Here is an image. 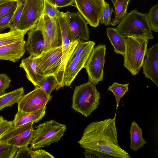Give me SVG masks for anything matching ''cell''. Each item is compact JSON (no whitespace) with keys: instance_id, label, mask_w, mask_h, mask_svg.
<instances>
[{"instance_id":"cell-9","label":"cell","mask_w":158,"mask_h":158,"mask_svg":"<svg viewBox=\"0 0 158 158\" xmlns=\"http://www.w3.org/2000/svg\"><path fill=\"white\" fill-rule=\"evenodd\" d=\"M106 51L104 44L94 47L84 68L88 74V81L96 85L103 80Z\"/></svg>"},{"instance_id":"cell-5","label":"cell","mask_w":158,"mask_h":158,"mask_svg":"<svg viewBox=\"0 0 158 158\" xmlns=\"http://www.w3.org/2000/svg\"><path fill=\"white\" fill-rule=\"evenodd\" d=\"M33 130L30 143L33 149H40L51 144L58 142L64 135L66 129L65 125L54 120L40 124Z\"/></svg>"},{"instance_id":"cell-23","label":"cell","mask_w":158,"mask_h":158,"mask_svg":"<svg viewBox=\"0 0 158 158\" xmlns=\"http://www.w3.org/2000/svg\"><path fill=\"white\" fill-rule=\"evenodd\" d=\"M131 145L130 148L135 151L142 148L147 143L142 137V129L134 121L131 124L130 129Z\"/></svg>"},{"instance_id":"cell-12","label":"cell","mask_w":158,"mask_h":158,"mask_svg":"<svg viewBox=\"0 0 158 158\" xmlns=\"http://www.w3.org/2000/svg\"><path fill=\"white\" fill-rule=\"evenodd\" d=\"M106 2L104 0H74L78 12L88 24L94 27L99 25Z\"/></svg>"},{"instance_id":"cell-26","label":"cell","mask_w":158,"mask_h":158,"mask_svg":"<svg viewBox=\"0 0 158 158\" xmlns=\"http://www.w3.org/2000/svg\"><path fill=\"white\" fill-rule=\"evenodd\" d=\"M27 32L16 30L0 33V47L24 40V36Z\"/></svg>"},{"instance_id":"cell-19","label":"cell","mask_w":158,"mask_h":158,"mask_svg":"<svg viewBox=\"0 0 158 158\" xmlns=\"http://www.w3.org/2000/svg\"><path fill=\"white\" fill-rule=\"evenodd\" d=\"M19 67L24 69L27 79L35 87L46 77L43 75L31 55L22 59Z\"/></svg>"},{"instance_id":"cell-2","label":"cell","mask_w":158,"mask_h":158,"mask_svg":"<svg viewBox=\"0 0 158 158\" xmlns=\"http://www.w3.org/2000/svg\"><path fill=\"white\" fill-rule=\"evenodd\" d=\"M100 98V94L96 85L88 81L75 86L72 97V107L87 117L98 108Z\"/></svg>"},{"instance_id":"cell-11","label":"cell","mask_w":158,"mask_h":158,"mask_svg":"<svg viewBox=\"0 0 158 158\" xmlns=\"http://www.w3.org/2000/svg\"><path fill=\"white\" fill-rule=\"evenodd\" d=\"M34 122L11 127L0 137V142L18 147H27L32 137Z\"/></svg>"},{"instance_id":"cell-31","label":"cell","mask_w":158,"mask_h":158,"mask_svg":"<svg viewBox=\"0 0 158 158\" xmlns=\"http://www.w3.org/2000/svg\"><path fill=\"white\" fill-rule=\"evenodd\" d=\"M17 147L0 142V158H14Z\"/></svg>"},{"instance_id":"cell-18","label":"cell","mask_w":158,"mask_h":158,"mask_svg":"<svg viewBox=\"0 0 158 158\" xmlns=\"http://www.w3.org/2000/svg\"><path fill=\"white\" fill-rule=\"evenodd\" d=\"M25 43L23 40L0 47V60L17 61L25 52Z\"/></svg>"},{"instance_id":"cell-6","label":"cell","mask_w":158,"mask_h":158,"mask_svg":"<svg viewBox=\"0 0 158 158\" xmlns=\"http://www.w3.org/2000/svg\"><path fill=\"white\" fill-rule=\"evenodd\" d=\"M57 19L61 33L62 57L60 69L56 79V90L64 86L65 70L79 41V40H74L73 38L66 13L59 11Z\"/></svg>"},{"instance_id":"cell-38","label":"cell","mask_w":158,"mask_h":158,"mask_svg":"<svg viewBox=\"0 0 158 158\" xmlns=\"http://www.w3.org/2000/svg\"><path fill=\"white\" fill-rule=\"evenodd\" d=\"M57 8L73 6L74 0H47Z\"/></svg>"},{"instance_id":"cell-28","label":"cell","mask_w":158,"mask_h":158,"mask_svg":"<svg viewBox=\"0 0 158 158\" xmlns=\"http://www.w3.org/2000/svg\"><path fill=\"white\" fill-rule=\"evenodd\" d=\"M57 84L56 77L53 76H49L45 77L35 87L40 88L48 95L51 96L52 91L56 88Z\"/></svg>"},{"instance_id":"cell-10","label":"cell","mask_w":158,"mask_h":158,"mask_svg":"<svg viewBox=\"0 0 158 158\" xmlns=\"http://www.w3.org/2000/svg\"><path fill=\"white\" fill-rule=\"evenodd\" d=\"M44 0H26L16 29L28 31L35 27L43 14Z\"/></svg>"},{"instance_id":"cell-8","label":"cell","mask_w":158,"mask_h":158,"mask_svg":"<svg viewBox=\"0 0 158 158\" xmlns=\"http://www.w3.org/2000/svg\"><path fill=\"white\" fill-rule=\"evenodd\" d=\"M62 57V48L61 46L44 51L39 55L33 57V59L44 76H53L56 79Z\"/></svg>"},{"instance_id":"cell-41","label":"cell","mask_w":158,"mask_h":158,"mask_svg":"<svg viewBox=\"0 0 158 158\" xmlns=\"http://www.w3.org/2000/svg\"><path fill=\"white\" fill-rule=\"evenodd\" d=\"M3 117L0 116V123L3 120Z\"/></svg>"},{"instance_id":"cell-22","label":"cell","mask_w":158,"mask_h":158,"mask_svg":"<svg viewBox=\"0 0 158 158\" xmlns=\"http://www.w3.org/2000/svg\"><path fill=\"white\" fill-rule=\"evenodd\" d=\"M23 87L0 95V110L7 107H11L17 103L24 95Z\"/></svg>"},{"instance_id":"cell-33","label":"cell","mask_w":158,"mask_h":158,"mask_svg":"<svg viewBox=\"0 0 158 158\" xmlns=\"http://www.w3.org/2000/svg\"><path fill=\"white\" fill-rule=\"evenodd\" d=\"M18 0H10L0 5V18L16 8Z\"/></svg>"},{"instance_id":"cell-27","label":"cell","mask_w":158,"mask_h":158,"mask_svg":"<svg viewBox=\"0 0 158 158\" xmlns=\"http://www.w3.org/2000/svg\"><path fill=\"white\" fill-rule=\"evenodd\" d=\"M129 85V83L122 84L114 82L107 89L108 91H110L113 93L115 97L116 102V110L119 107L121 99L128 91Z\"/></svg>"},{"instance_id":"cell-20","label":"cell","mask_w":158,"mask_h":158,"mask_svg":"<svg viewBox=\"0 0 158 158\" xmlns=\"http://www.w3.org/2000/svg\"><path fill=\"white\" fill-rule=\"evenodd\" d=\"M46 110V107L42 109L29 113L18 110L14 119L12 121V126L18 127L32 122L37 123L45 115Z\"/></svg>"},{"instance_id":"cell-35","label":"cell","mask_w":158,"mask_h":158,"mask_svg":"<svg viewBox=\"0 0 158 158\" xmlns=\"http://www.w3.org/2000/svg\"><path fill=\"white\" fill-rule=\"evenodd\" d=\"M91 41H85L81 40H79L78 44L70 58L68 64L74 57L80 55L89 45Z\"/></svg>"},{"instance_id":"cell-21","label":"cell","mask_w":158,"mask_h":158,"mask_svg":"<svg viewBox=\"0 0 158 158\" xmlns=\"http://www.w3.org/2000/svg\"><path fill=\"white\" fill-rule=\"evenodd\" d=\"M106 34L111 44L114 48V51L117 54L123 56L125 50L126 37L120 33L115 28L108 27Z\"/></svg>"},{"instance_id":"cell-29","label":"cell","mask_w":158,"mask_h":158,"mask_svg":"<svg viewBox=\"0 0 158 158\" xmlns=\"http://www.w3.org/2000/svg\"><path fill=\"white\" fill-rule=\"evenodd\" d=\"M26 0H18V4L7 28L10 31L17 30L16 26L21 17Z\"/></svg>"},{"instance_id":"cell-34","label":"cell","mask_w":158,"mask_h":158,"mask_svg":"<svg viewBox=\"0 0 158 158\" xmlns=\"http://www.w3.org/2000/svg\"><path fill=\"white\" fill-rule=\"evenodd\" d=\"M44 9L43 14H46L52 19L57 18L59 11L47 0H44Z\"/></svg>"},{"instance_id":"cell-39","label":"cell","mask_w":158,"mask_h":158,"mask_svg":"<svg viewBox=\"0 0 158 158\" xmlns=\"http://www.w3.org/2000/svg\"><path fill=\"white\" fill-rule=\"evenodd\" d=\"M12 126V121L3 119L0 123V137Z\"/></svg>"},{"instance_id":"cell-30","label":"cell","mask_w":158,"mask_h":158,"mask_svg":"<svg viewBox=\"0 0 158 158\" xmlns=\"http://www.w3.org/2000/svg\"><path fill=\"white\" fill-rule=\"evenodd\" d=\"M148 22L152 30L158 31V4L152 6L147 14Z\"/></svg>"},{"instance_id":"cell-37","label":"cell","mask_w":158,"mask_h":158,"mask_svg":"<svg viewBox=\"0 0 158 158\" xmlns=\"http://www.w3.org/2000/svg\"><path fill=\"white\" fill-rule=\"evenodd\" d=\"M16 9L0 18V29H3L7 28L14 15Z\"/></svg>"},{"instance_id":"cell-24","label":"cell","mask_w":158,"mask_h":158,"mask_svg":"<svg viewBox=\"0 0 158 158\" xmlns=\"http://www.w3.org/2000/svg\"><path fill=\"white\" fill-rule=\"evenodd\" d=\"M54 158V157L44 150H33L31 147H25L18 148L14 158Z\"/></svg>"},{"instance_id":"cell-3","label":"cell","mask_w":158,"mask_h":158,"mask_svg":"<svg viewBox=\"0 0 158 158\" xmlns=\"http://www.w3.org/2000/svg\"><path fill=\"white\" fill-rule=\"evenodd\" d=\"M116 29L125 37L133 36L153 39L152 30L147 14H142L136 9L124 16Z\"/></svg>"},{"instance_id":"cell-17","label":"cell","mask_w":158,"mask_h":158,"mask_svg":"<svg viewBox=\"0 0 158 158\" xmlns=\"http://www.w3.org/2000/svg\"><path fill=\"white\" fill-rule=\"evenodd\" d=\"M28 31L25 48L30 55L37 56L44 50L45 44L44 37L41 31L35 28Z\"/></svg>"},{"instance_id":"cell-25","label":"cell","mask_w":158,"mask_h":158,"mask_svg":"<svg viewBox=\"0 0 158 158\" xmlns=\"http://www.w3.org/2000/svg\"><path fill=\"white\" fill-rule=\"evenodd\" d=\"M130 0H111L114 5L115 11L114 18L112 19L110 24L115 26L118 24L121 19L127 13V6Z\"/></svg>"},{"instance_id":"cell-40","label":"cell","mask_w":158,"mask_h":158,"mask_svg":"<svg viewBox=\"0 0 158 158\" xmlns=\"http://www.w3.org/2000/svg\"><path fill=\"white\" fill-rule=\"evenodd\" d=\"M10 0H0V5L8 2Z\"/></svg>"},{"instance_id":"cell-7","label":"cell","mask_w":158,"mask_h":158,"mask_svg":"<svg viewBox=\"0 0 158 158\" xmlns=\"http://www.w3.org/2000/svg\"><path fill=\"white\" fill-rule=\"evenodd\" d=\"M34 28L40 31L44 37L45 44L44 51L61 46V31L57 18L52 19L43 14Z\"/></svg>"},{"instance_id":"cell-15","label":"cell","mask_w":158,"mask_h":158,"mask_svg":"<svg viewBox=\"0 0 158 158\" xmlns=\"http://www.w3.org/2000/svg\"><path fill=\"white\" fill-rule=\"evenodd\" d=\"M66 13L73 39L88 41L89 37V31L88 23L85 19L79 12L72 13L67 11Z\"/></svg>"},{"instance_id":"cell-14","label":"cell","mask_w":158,"mask_h":158,"mask_svg":"<svg viewBox=\"0 0 158 158\" xmlns=\"http://www.w3.org/2000/svg\"><path fill=\"white\" fill-rule=\"evenodd\" d=\"M95 43L91 41L84 50L79 55L74 57L67 65L64 71V86H70L82 69L84 68Z\"/></svg>"},{"instance_id":"cell-36","label":"cell","mask_w":158,"mask_h":158,"mask_svg":"<svg viewBox=\"0 0 158 158\" xmlns=\"http://www.w3.org/2000/svg\"><path fill=\"white\" fill-rule=\"evenodd\" d=\"M11 81L10 78L4 73H0V95L5 93L6 90L10 86Z\"/></svg>"},{"instance_id":"cell-16","label":"cell","mask_w":158,"mask_h":158,"mask_svg":"<svg viewBox=\"0 0 158 158\" xmlns=\"http://www.w3.org/2000/svg\"><path fill=\"white\" fill-rule=\"evenodd\" d=\"M146 58L142 66L145 77L150 79L158 87V44H156L147 49Z\"/></svg>"},{"instance_id":"cell-4","label":"cell","mask_w":158,"mask_h":158,"mask_svg":"<svg viewBox=\"0 0 158 158\" xmlns=\"http://www.w3.org/2000/svg\"><path fill=\"white\" fill-rule=\"evenodd\" d=\"M148 40L133 36L126 38L123 65L133 76L138 73L142 67Z\"/></svg>"},{"instance_id":"cell-1","label":"cell","mask_w":158,"mask_h":158,"mask_svg":"<svg viewBox=\"0 0 158 158\" xmlns=\"http://www.w3.org/2000/svg\"><path fill=\"white\" fill-rule=\"evenodd\" d=\"M114 118L93 122L84 130L78 143L85 150L86 158H130L128 152L119 145Z\"/></svg>"},{"instance_id":"cell-42","label":"cell","mask_w":158,"mask_h":158,"mask_svg":"<svg viewBox=\"0 0 158 158\" xmlns=\"http://www.w3.org/2000/svg\"></svg>"},{"instance_id":"cell-32","label":"cell","mask_w":158,"mask_h":158,"mask_svg":"<svg viewBox=\"0 0 158 158\" xmlns=\"http://www.w3.org/2000/svg\"><path fill=\"white\" fill-rule=\"evenodd\" d=\"M113 8H110L109 4L106 2L102 11V16L100 22L106 26L109 25L110 23V19L113 11Z\"/></svg>"},{"instance_id":"cell-13","label":"cell","mask_w":158,"mask_h":158,"mask_svg":"<svg viewBox=\"0 0 158 158\" xmlns=\"http://www.w3.org/2000/svg\"><path fill=\"white\" fill-rule=\"evenodd\" d=\"M51 98L40 88L35 87L33 90L23 96L17 103L18 110L29 113L42 109L46 107Z\"/></svg>"}]
</instances>
